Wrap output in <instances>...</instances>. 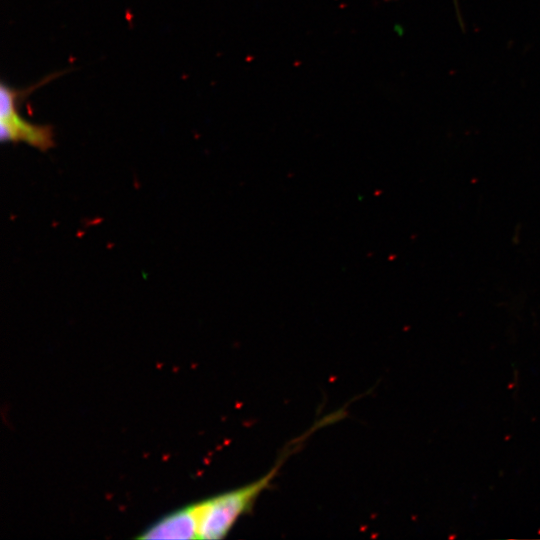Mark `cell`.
<instances>
[{
  "mask_svg": "<svg viewBox=\"0 0 540 540\" xmlns=\"http://www.w3.org/2000/svg\"><path fill=\"white\" fill-rule=\"evenodd\" d=\"M280 466L279 462L268 474L249 485L199 502L198 539L214 540L225 537L236 520L253 506Z\"/></svg>",
  "mask_w": 540,
  "mask_h": 540,
  "instance_id": "cell-1",
  "label": "cell"
},
{
  "mask_svg": "<svg viewBox=\"0 0 540 540\" xmlns=\"http://www.w3.org/2000/svg\"><path fill=\"white\" fill-rule=\"evenodd\" d=\"M26 91L14 89L1 82L0 138L3 142H24L41 151H46L54 145L52 127L29 122L18 113L17 101L23 99V96L32 90Z\"/></svg>",
  "mask_w": 540,
  "mask_h": 540,
  "instance_id": "cell-2",
  "label": "cell"
},
{
  "mask_svg": "<svg viewBox=\"0 0 540 540\" xmlns=\"http://www.w3.org/2000/svg\"><path fill=\"white\" fill-rule=\"evenodd\" d=\"M200 503L181 508L148 527L138 539H198Z\"/></svg>",
  "mask_w": 540,
  "mask_h": 540,
  "instance_id": "cell-3",
  "label": "cell"
}]
</instances>
